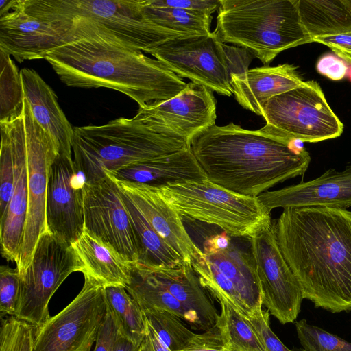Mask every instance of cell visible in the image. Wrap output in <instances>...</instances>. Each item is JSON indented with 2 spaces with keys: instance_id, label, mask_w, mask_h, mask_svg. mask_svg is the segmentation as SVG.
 Instances as JSON below:
<instances>
[{
  "instance_id": "6da1fadb",
  "label": "cell",
  "mask_w": 351,
  "mask_h": 351,
  "mask_svg": "<svg viewBox=\"0 0 351 351\" xmlns=\"http://www.w3.org/2000/svg\"><path fill=\"white\" fill-rule=\"evenodd\" d=\"M55 25L67 31L63 43L47 53L45 59L68 86L117 90L139 107L167 101L186 86L162 62L94 21L77 18Z\"/></svg>"
},
{
  "instance_id": "7a4b0ae2",
  "label": "cell",
  "mask_w": 351,
  "mask_h": 351,
  "mask_svg": "<svg viewBox=\"0 0 351 351\" xmlns=\"http://www.w3.org/2000/svg\"><path fill=\"white\" fill-rule=\"evenodd\" d=\"M272 223L304 298L332 313L350 311L351 211L330 206L285 208Z\"/></svg>"
},
{
  "instance_id": "3957f363",
  "label": "cell",
  "mask_w": 351,
  "mask_h": 351,
  "mask_svg": "<svg viewBox=\"0 0 351 351\" xmlns=\"http://www.w3.org/2000/svg\"><path fill=\"white\" fill-rule=\"evenodd\" d=\"M296 141L267 124L249 130L232 122L199 132L190 147L208 180L233 193L258 197L306 172L311 156Z\"/></svg>"
},
{
  "instance_id": "277c9868",
  "label": "cell",
  "mask_w": 351,
  "mask_h": 351,
  "mask_svg": "<svg viewBox=\"0 0 351 351\" xmlns=\"http://www.w3.org/2000/svg\"><path fill=\"white\" fill-rule=\"evenodd\" d=\"M189 147L185 139L156 131L134 117H120L101 125L73 128V158L86 184L104 179L106 172Z\"/></svg>"
},
{
  "instance_id": "5b68a950",
  "label": "cell",
  "mask_w": 351,
  "mask_h": 351,
  "mask_svg": "<svg viewBox=\"0 0 351 351\" xmlns=\"http://www.w3.org/2000/svg\"><path fill=\"white\" fill-rule=\"evenodd\" d=\"M213 33L264 64L286 49L313 42L302 23L298 0H220Z\"/></svg>"
},
{
  "instance_id": "8992f818",
  "label": "cell",
  "mask_w": 351,
  "mask_h": 351,
  "mask_svg": "<svg viewBox=\"0 0 351 351\" xmlns=\"http://www.w3.org/2000/svg\"><path fill=\"white\" fill-rule=\"evenodd\" d=\"M156 189L181 217L217 226L232 237L250 239L272 221L257 197L233 193L208 179Z\"/></svg>"
},
{
  "instance_id": "52a82bcc",
  "label": "cell",
  "mask_w": 351,
  "mask_h": 351,
  "mask_svg": "<svg viewBox=\"0 0 351 351\" xmlns=\"http://www.w3.org/2000/svg\"><path fill=\"white\" fill-rule=\"evenodd\" d=\"M22 3L28 13L52 25L77 18L90 20L144 52L182 36L147 20L142 0H22Z\"/></svg>"
},
{
  "instance_id": "ba28073f",
  "label": "cell",
  "mask_w": 351,
  "mask_h": 351,
  "mask_svg": "<svg viewBox=\"0 0 351 351\" xmlns=\"http://www.w3.org/2000/svg\"><path fill=\"white\" fill-rule=\"evenodd\" d=\"M145 53L180 77L225 96L232 95V75L248 70L251 61L248 51L224 44L213 32L173 38Z\"/></svg>"
},
{
  "instance_id": "9c48e42d",
  "label": "cell",
  "mask_w": 351,
  "mask_h": 351,
  "mask_svg": "<svg viewBox=\"0 0 351 351\" xmlns=\"http://www.w3.org/2000/svg\"><path fill=\"white\" fill-rule=\"evenodd\" d=\"M263 117L282 137L291 141L315 143L339 137L343 125L314 81L271 98Z\"/></svg>"
},
{
  "instance_id": "30bf717a",
  "label": "cell",
  "mask_w": 351,
  "mask_h": 351,
  "mask_svg": "<svg viewBox=\"0 0 351 351\" xmlns=\"http://www.w3.org/2000/svg\"><path fill=\"white\" fill-rule=\"evenodd\" d=\"M80 265L71 245L49 231L39 239L30 265L21 277V292L14 317L35 328L51 317L49 301L62 283Z\"/></svg>"
},
{
  "instance_id": "8fae6325",
  "label": "cell",
  "mask_w": 351,
  "mask_h": 351,
  "mask_svg": "<svg viewBox=\"0 0 351 351\" xmlns=\"http://www.w3.org/2000/svg\"><path fill=\"white\" fill-rule=\"evenodd\" d=\"M191 265L202 286L245 317L262 309V292L252 255L231 241L225 250L201 252Z\"/></svg>"
},
{
  "instance_id": "7c38bea8",
  "label": "cell",
  "mask_w": 351,
  "mask_h": 351,
  "mask_svg": "<svg viewBox=\"0 0 351 351\" xmlns=\"http://www.w3.org/2000/svg\"><path fill=\"white\" fill-rule=\"evenodd\" d=\"M106 313L104 287L84 278L78 295L35 328L32 351H90Z\"/></svg>"
},
{
  "instance_id": "4fadbf2b",
  "label": "cell",
  "mask_w": 351,
  "mask_h": 351,
  "mask_svg": "<svg viewBox=\"0 0 351 351\" xmlns=\"http://www.w3.org/2000/svg\"><path fill=\"white\" fill-rule=\"evenodd\" d=\"M25 121L28 209L16 269L20 277L30 265L40 237L48 232L46 199L49 171L58 150L47 132L36 122L23 99Z\"/></svg>"
},
{
  "instance_id": "5bb4252c",
  "label": "cell",
  "mask_w": 351,
  "mask_h": 351,
  "mask_svg": "<svg viewBox=\"0 0 351 351\" xmlns=\"http://www.w3.org/2000/svg\"><path fill=\"white\" fill-rule=\"evenodd\" d=\"M249 240L261 285L262 304L281 324L294 322L304 297L278 245L272 221Z\"/></svg>"
},
{
  "instance_id": "9a60e30c",
  "label": "cell",
  "mask_w": 351,
  "mask_h": 351,
  "mask_svg": "<svg viewBox=\"0 0 351 351\" xmlns=\"http://www.w3.org/2000/svg\"><path fill=\"white\" fill-rule=\"evenodd\" d=\"M84 184V228L93 232L130 260L137 263L135 236L123 193L112 176Z\"/></svg>"
},
{
  "instance_id": "2e32d148",
  "label": "cell",
  "mask_w": 351,
  "mask_h": 351,
  "mask_svg": "<svg viewBox=\"0 0 351 351\" xmlns=\"http://www.w3.org/2000/svg\"><path fill=\"white\" fill-rule=\"evenodd\" d=\"M134 117L156 131L178 136L190 144L194 136L215 124L216 100L212 90L190 82L167 101L139 107Z\"/></svg>"
},
{
  "instance_id": "e0dca14e",
  "label": "cell",
  "mask_w": 351,
  "mask_h": 351,
  "mask_svg": "<svg viewBox=\"0 0 351 351\" xmlns=\"http://www.w3.org/2000/svg\"><path fill=\"white\" fill-rule=\"evenodd\" d=\"M84 184L73 158L58 154L49 171L46 220L48 230L69 245L84 229Z\"/></svg>"
},
{
  "instance_id": "ac0fdd59",
  "label": "cell",
  "mask_w": 351,
  "mask_h": 351,
  "mask_svg": "<svg viewBox=\"0 0 351 351\" xmlns=\"http://www.w3.org/2000/svg\"><path fill=\"white\" fill-rule=\"evenodd\" d=\"M1 135L8 140L13 159L14 179L12 197L0 218L1 254L18 262L28 209V186L25 121L20 115L0 121Z\"/></svg>"
},
{
  "instance_id": "d6986e66",
  "label": "cell",
  "mask_w": 351,
  "mask_h": 351,
  "mask_svg": "<svg viewBox=\"0 0 351 351\" xmlns=\"http://www.w3.org/2000/svg\"><path fill=\"white\" fill-rule=\"evenodd\" d=\"M66 31L28 13L21 0L0 1V49L19 63L45 59Z\"/></svg>"
},
{
  "instance_id": "ffe728a7",
  "label": "cell",
  "mask_w": 351,
  "mask_h": 351,
  "mask_svg": "<svg viewBox=\"0 0 351 351\" xmlns=\"http://www.w3.org/2000/svg\"><path fill=\"white\" fill-rule=\"evenodd\" d=\"M113 179L161 239L180 256L184 263L191 265L201 249L187 232L182 217L165 200L157 189L145 184Z\"/></svg>"
},
{
  "instance_id": "44dd1931",
  "label": "cell",
  "mask_w": 351,
  "mask_h": 351,
  "mask_svg": "<svg viewBox=\"0 0 351 351\" xmlns=\"http://www.w3.org/2000/svg\"><path fill=\"white\" fill-rule=\"evenodd\" d=\"M269 211L275 208L351 206V165L341 171L329 169L319 178L257 197Z\"/></svg>"
},
{
  "instance_id": "7402d4cb",
  "label": "cell",
  "mask_w": 351,
  "mask_h": 351,
  "mask_svg": "<svg viewBox=\"0 0 351 351\" xmlns=\"http://www.w3.org/2000/svg\"><path fill=\"white\" fill-rule=\"evenodd\" d=\"M304 83L295 66L283 64L234 74L231 84L237 102L243 108L263 117L264 108L271 98Z\"/></svg>"
},
{
  "instance_id": "603a6c76",
  "label": "cell",
  "mask_w": 351,
  "mask_h": 351,
  "mask_svg": "<svg viewBox=\"0 0 351 351\" xmlns=\"http://www.w3.org/2000/svg\"><path fill=\"white\" fill-rule=\"evenodd\" d=\"M84 278L107 287H126L131 281L134 265L112 245L84 228L71 244Z\"/></svg>"
},
{
  "instance_id": "cb8c5ba5",
  "label": "cell",
  "mask_w": 351,
  "mask_h": 351,
  "mask_svg": "<svg viewBox=\"0 0 351 351\" xmlns=\"http://www.w3.org/2000/svg\"><path fill=\"white\" fill-rule=\"evenodd\" d=\"M23 96L36 122L53 140L59 154L72 157L73 128L58 102V97L32 69L20 71Z\"/></svg>"
},
{
  "instance_id": "d4e9b609",
  "label": "cell",
  "mask_w": 351,
  "mask_h": 351,
  "mask_svg": "<svg viewBox=\"0 0 351 351\" xmlns=\"http://www.w3.org/2000/svg\"><path fill=\"white\" fill-rule=\"evenodd\" d=\"M106 174L117 180L156 189L180 182L207 179L190 147Z\"/></svg>"
},
{
  "instance_id": "484cf974",
  "label": "cell",
  "mask_w": 351,
  "mask_h": 351,
  "mask_svg": "<svg viewBox=\"0 0 351 351\" xmlns=\"http://www.w3.org/2000/svg\"><path fill=\"white\" fill-rule=\"evenodd\" d=\"M147 270L174 298L195 315L205 331L215 325L219 314L191 265L184 263L177 267Z\"/></svg>"
},
{
  "instance_id": "4316f807",
  "label": "cell",
  "mask_w": 351,
  "mask_h": 351,
  "mask_svg": "<svg viewBox=\"0 0 351 351\" xmlns=\"http://www.w3.org/2000/svg\"><path fill=\"white\" fill-rule=\"evenodd\" d=\"M125 289L143 310H165L186 322L191 329L204 330L195 315L161 285L149 270L134 265L131 281Z\"/></svg>"
},
{
  "instance_id": "83f0119b",
  "label": "cell",
  "mask_w": 351,
  "mask_h": 351,
  "mask_svg": "<svg viewBox=\"0 0 351 351\" xmlns=\"http://www.w3.org/2000/svg\"><path fill=\"white\" fill-rule=\"evenodd\" d=\"M122 193L136 239L138 260L134 265L154 269L183 265L184 263L180 256L155 232L130 198Z\"/></svg>"
},
{
  "instance_id": "f1b7e54d",
  "label": "cell",
  "mask_w": 351,
  "mask_h": 351,
  "mask_svg": "<svg viewBox=\"0 0 351 351\" xmlns=\"http://www.w3.org/2000/svg\"><path fill=\"white\" fill-rule=\"evenodd\" d=\"M298 8L312 38L351 32V0H298Z\"/></svg>"
},
{
  "instance_id": "f546056e",
  "label": "cell",
  "mask_w": 351,
  "mask_h": 351,
  "mask_svg": "<svg viewBox=\"0 0 351 351\" xmlns=\"http://www.w3.org/2000/svg\"><path fill=\"white\" fill-rule=\"evenodd\" d=\"M123 287L104 288L106 308L117 326L119 335L140 346L147 329L143 311Z\"/></svg>"
},
{
  "instance_id": "4dcf8cb0",
  "label": "cell",
  "mask_w": 351,
  "mask_h": 351,
  "mask_svg": "<svg viewBox=\"0 0 351 351\" xmlns=\"http://www.w3.org/2000/svg\"><path fill=\"white\" fill-rule=\"evenodd\" d=\"M143 16L151 23L182 36L208 35L211 33L212 16L202 12L160 7L142 0Z\"/></svg>"
},
{
  "instance_id": "1f68e13d",
  "label": "cell",
  "mask_w": 351,
  "mask_h": 351,
  "mask_svg": "<svg viewBox=\"0 0 351 351\" xmlns=\"http://www.w3.org/2000/svg\"><path fill=\"white\" fill-rule=\"evenodd\" d=\"M215 326L228 351H265L257 332L248 319L223 299Z\"/></svg>"
},
{
  "instance_id": "d6a6232c",
  "label": "cell",
  "mask_w": 351,
  "mask_h": 351,
  "mask_svg": "<svg viewBox=\"0 0 351 351\" xmlns=\"http://www.w3.org/2000/svg\"><path fill=\"white\" fill-rule=\"evenodd\" d=\"M0 121L21 114L23 90L18 68L10 56L0 49Z\"/></svg>"
},
{
  "instance_id": "836d02e7",
  "label": "cell",
  "mask_w": 351,
  "mask_h": 351,
  "mask_svg": "<svg viewBox=\"0 0 351 351\" xmlns=\"http://www.w3.org/2000/svg\"><path fill=\"white\" fill-rule=\"evenodd\" d=\"M143 311L159 339L171 351L182 350L195 335L181 319L169 311L158 308Z\"/></svg>"
},
{
  "instance_id": "e575fe53",
  "label": "cell",
  "mask_w": 351,
  "mask_h": 351,
  "mask_svg": "<svg viewBox=\"0 0 351 351\" xmlns=\"http://www.w3.org/2000/svg\"><path fill=\"white\" fill-rule=\"evenodd\" d=\"M295 328L302 351H351V343L308 324L305 319L297 322Z\"/></svg>"
},
{
  "instance_id": "d590c367",
  "label": "cell",
  "mask_w": 351,
  "mask_h": 351,
  "mask_svg": "<svg viewBox=\"0 0 351 351\" xmlns=\"http://www.w3.org/2000/svg\"><path fill=\"white\" fill-rule=\"evenodd\" d=\"M1 319L0 351H32L34 326L14 316Z\"/></svg>"
},
{
  "instance_id": "8d00e7d4",
  "label": "cell",
  "mask_w": 351,
  "mask_h": 351,
  "mask_svg": "<svg viewBox=\"0 0 351 351\" xmlns=\"http://www.w3.org/2000/svg\"><path fill=\"white\" fill-rule=\"evenodd\" d=\"M21 292V277L16 268L8 265L0 267V314L15 316Z\"/></svg>"
},
{
  "instance_id": "74e56055",
  "label": "cell",
  "mask_w": 351,
  "mask_h": 351,
  "mask_svg": "<svg viewBox=\"0 0 351 351\" xmlns=\"http://www.w3.org/2000/svg\"><path fill=\"white\" fill-rule=\"evenodd\" d=\"M14 164L9 143L1 135L0 157V218L3 217L10 203L14 187Z\"/></svg>"
},
{
  "instance_id": "f35d334b",
  "label": "cell",
  "mask_w": 351,
  "mask_h": 351,
  "mask_svg": "<svg viewBox=\"0 0 351 351\" xmlns=\"http://www.w3.org/2000/svg\"><path fill=\"white\" fill-rule=\"evenodd\" d=\"M246 318L257 332L265 351H293L287 348L271 330L268 311L261 309Z\"/></svg>"
},
{
  "instance_id": "ab89813d",
  "label": "cell",
  "mask_w": 351,
  "mask_h": 351,
  "mask_svg": "<svg viewBox=\"0 0 351 351\" xmlns=\"http://www.w3.org/2000/svg\"><path fill=\"white\" fill-rule=\"evenodd\" d=\"M181 351H228L219 329L215 325L201 334H195L188 346Z\"/></svg>"
},
{
  "instance_id": "60d3db41",
  "label": "cell",
  "mask_w": 351,
  "mask_h": 351,
  "mask_svg": "<svg viewBox=\"0 0 351 351\" xmlns=\"http://www.w3.org/2000/svg\"><path fill=\"white\" fill-rule=\"evenodd\" d=\"M349 62L336 53H327L318 59L316 69L321 75L332 80H340L346 76Z\"/></svg>"
},
{
  "instance_id": "b9f144b4",
  "label": "cell",
  "mask_w": 351,
  "mask_h": 351,
  "mask_svg": "<svg viewBox=\"0 0 351 351\" xmlns=\"http://www.w3.org/2000/svg\"><path fill=\"white\" fill-rule=\"evenodd\" d=\"M147 1L156 6L199 11L211 16L220 5V0H147Z\"/></svg>"
},
{
  "instance_id": "7bdbcfd3",
  "label": "cell",
  "mask_w": 351,
  "mask_h": 351,
  "mask_svg": "<svg viewBox=\"0 0 351 351\" xmlns=\"http://www.w3.org/2000/svg\"><path fill=\"white\" fill-rule=\"evenodd\" d=\"M119 335L114 320L106 308V313L99 328L93 351H114Z\"/></svg>"
},
{
  "instance_id": "ee69618b",
  "label": "cell",
  "mask_w": 351,
  "mask_h": 351,
  "mask_svg": "<svg viewBox=\"0 0 351 351\" xmlns=\"http://www.w3.org/2000/svg\"><path fill=\"white\" fill-rule=\"evenodd\" d=\"M312 40L328 46L337 56L351 62V32L315 36Z\"/></svg>"
},
{
  "instance_id": "f6af8a7d",
  "label": "cell",
  "mask_w": 351,
  "mask_h": 351,
  "mask_svg": "<svg viewBox=\"0 0 351 351\" xmlns=\"http://www.w3.org/2000/svg\"><path fill=\"white\" fill-rule=\"evenodd\" d=\"M147 320V319H146ZM138 351H171L159 339L155 331L147 321L145 335L139 346Z\"/></svg>"
},
{
  "instance_id": "bcb514c9",
  "label": "cell",
  "mask_w": 351,
  "mask_h": 351,
  "mask_svg": "<svg viewBox=\"0 0 351 351\" xmlns=\"http://www.w3.org/2000/svg\"><path fill=\"white\" fill-rule=\"evenodd\" d=\"M230 237L226 232L214 234L205 239L203 248L201 249L204 252H214L223 250L228 247L232 241Z\"/></svg>"
},
{
  "instance_id": "7dc6e473",
  "label": "cell",
  "mask_w": 351,
  "mask_h": 351,
  "mask_svg": "<svg viewBox=\"0 0 351 351\" xmlns=\"http://www.w3.org/2000/svg\"><path fill=\"white\" fill-rule=\"evenodd\" d=\"M138 349L139 346L119 335L114 351H138Z\"/></svg>"
},
{
  "instance_id": "c3c4849f",
  "label": "cell",
  "mask_w": 351,
  "mask_h": 351,
  "mask_svg": "<svg viewBox=\"0 0 351 351\" xmlns=\"http://www.w3.org/2000/svg\"><path fill=\"white\" fill-rule=\"evenodd\" d=\"M346 77L351 82V62H350V64H349L347 74H346Z\"/></svg>"
}]
</instances>
